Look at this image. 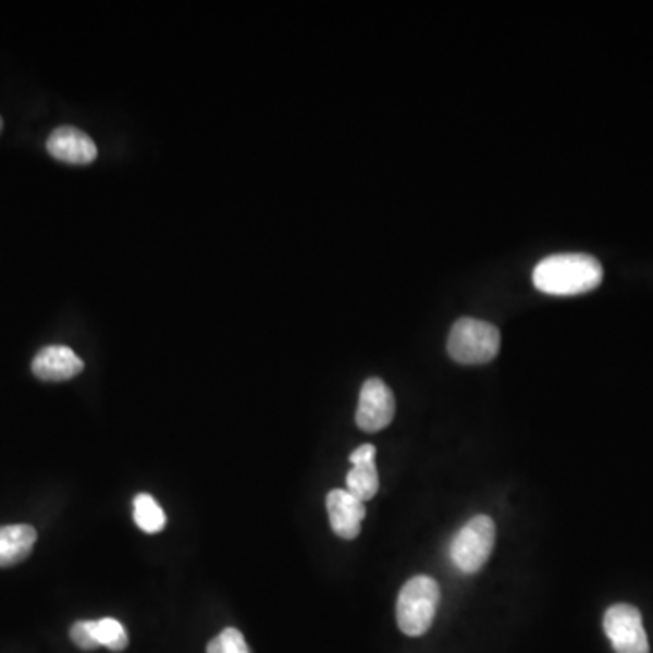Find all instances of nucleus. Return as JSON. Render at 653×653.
<instances>
[{"instance_id":"obj_11","label":"nucleus","mask_w":653,"mask_h":653,"mask_svg":"<svg viewBox=\"0 0 653 653\" xmlns=\"http://www.w3.org/2000/svg\"><path fill=\"white\" fill-rule=\"evenodd\" d=\"M375 448L370 443L359 445L356 451L350 454V463L353 468L347 473V492L358 497L359 501H369L374 497L375 492L380 489V478L375 470Z\"/></svg>"},{"instance_id":"obj_3","label":"nucleus","mask_w":653,"mask_h":653,"mask_svg":"<svg viewBox=\"0 0 653 653\" xmlns=\"http://www.w3.org/2000/svg\"><path fill=\"white\" fill-rule=\"evenodd\" d=\"M501 334L497 326L476 318H461L452 326L448 336V354L457 364H489L497 356Z\"/></svg>"},{"instance_id":"obj_12","label":"nucleus","mask_w":653,"mask_h":653,"mask_svg":"<svg viewBox=\"0 0 653 653\" xmlns=\"http://www.w3.org/2000/svg\"><path fill=\"white\" fill-rule=\"evenodd\" d=\"M37 530L32 525L0 527V568L19 565L32 554Z\"/></svg>"},{"instance_id":"obj_5","label":"nucleus","mask_w":653,"mask_h":653,"mask_svg":"<svg viewBox=\"0 0 653 653\" xmlns=\"http://www.w3.org/2000/svg\"><path fill=\"white\" fill-rule=\"evenodd\" d=\"M603 626L615 653H650L641 612L636 606L625 603L609 606Z\"/></svg>"},{"instance_id":"obj_13","label":"nucleus","mask_w":653,"mask_h":653,"mask_svg":"<svg viewBox=\"0 0 653 653\" xmlns=\"http://www.w3.org/2000/svg\"><path fill=\"white\" fill-rule=\"evenodd\" d=\"M133 519H135L136 527L146 533L162 532L165 521H168L165 512L162 506L158 505V501L144 492L133 500Z\"/></svg>"},{"instance_id":"obj_8","label":"nucleus","mask_w":653,"mask_h":653,"mask_svg":"<svg viewBox=\"0 0 653 653\" xmlns=\"http://www.w3.org/2000/svg\"><path fill=\"white\" fill-rule=\"evenodd\" d=\"M48 152L60 162L73 163V165H87L95 162L98 149L91 136L84 131L76 130L73 125H62L49 135Z\"/></svg>"},{"instance_id":"obj_6","label":"nucleus","mask_w":653,"mask_h":653,"mask_svg":"<svg viewBox=\"0 0 653 653\" xmlns=\"http://www.w3.org/2000/svg\"><path fill=\"white\" fill-rule=\"evenodd\" d=\"M396 412V402L391 389L380 378L365 381L359 391L356 423L365 432H378L392 423Z\"/></svg>"},{"instance_id":"obj_2","label":"nucleus","mask_w":653,"mask_h":653,"mask_svg":"<svg viewBox=\"0 0 653 653\" xmlns=\"http://www.w3.org/2000/svg\"><path fill=\"white\" fill-rule=\"evenodd\" d=\"M440 604V584L429 576H416L405 582L397 595L396 619L408 637L427 633Z\"/></svg>"},{"instance_id":"obj_7","label":"nucleus","mask_w":653,"mask_h":653,"mask_svg":"<svg viewBox=\"0 0 653 653\" xmlns=\"http://www.w3.org/2000/svg\"><path fill=\"white\" fill-rule=\"evenodd\" d=\"M71 641L81 650H97L103 646L111 652H122L130 644L127 630L119 619L103 617L98 620H76L71 626Z\"/></svg>"},{"instance_id":"obj_4","label":"nucleus","mask_w":653,"mask_h":653,"mask_svg":"<svg viewBox=\"0 0 653 653\" xmlns=\"http://www.w3.org/2000/svg\"><path fill=\"white\" fill-rule=\"evenodd\" d=\"M494 543V521L489 516L472 517L452 539V563L463 574H476L489 560Z\"/></svg>"},{"instance_id":"obj_14","label":"nucleus","mask_w":653,"mask_h":653,"mask_svg":"<svg viewBox=\"0 0 653 653\" xmlns=\"http://www.w3.org/2000/svg\"><path fill=\"white\" fill-rule=\"evenodd\" d=\"M207 653H250L245 637L236 628H225L207 644Z\"/></svg>"},{"instance_id":"obj_10","label":"nucleus","mask_w":653,"mask_h":653,"mask_svg":"<svg viewBox=\"0 0 653 653\" xmlns=\"http://www.w3.org/2000/svg\"><path fill=\"white\" fill-rule=\"evenodd\" d=\"M326 512H329L332 530L337 538H358L365 517L364 501L348 494L347 490H331L326 495Z\"/></svg>"},{"instance_id":"obj_15","label":"nucleus","mask_w":653,"mask_h":653,"mask_svg":"<svg viewBox=\"0 0 653 653\" xmlns=\"http://www.w3.org/2000/svg\"><path fill=\"white\" fill-rule=\"evenodd\" d=\"M2 127H4V120L0 116V131H2Z\"/></svg>"},{"instance_id":"obj_9","label":"nucleus","mask_w":653,"mask_h":653,"mask_svg":"<svg viewBox=\"0 0 653 653\" xmlns=\"http://www.w3.org/2000/svg\"><path fill=\"white\" fill-rule=\"evenodd\" d=\"M33 374L42 381H65L84 370V361L65 345H48L33 358Z\"/></svg>"},{"instance_id":"obj_1","label":"nucleus","mask_w":653,"mask_h":653,"mask_svg":"<svg viewBox=\"0 0 653 653\" xmlns=\"http://www.w3.org/2000/svg\"><path fill=\"white\" fill-rule=\"evenodd\" d=\"M533 285L552 296H576L599 287L603 282V266L593 256L582 252L554 255L539 261L533 269Z\"/></svg>"}]
</instances>
